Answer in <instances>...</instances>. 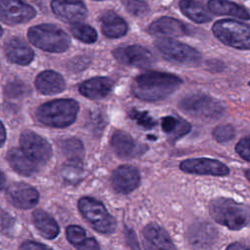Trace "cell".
<instances>
[{
    "label": "cell",
    "instance_id": "ac0fdd59",
    "mask_svg": "<svg viewBox=\"0 0 250 250\" xmlns=\"http://www.w3.org/2000/svg\"><path fill=\"white\" fill-rule=\"evenodd\" d=\"M148 32L154 35L184 36L190 33L189 26L173 18L163 17L150 23Z\"/></svg>",
    "mask_w": 250,
    "mask_h": 250
},
{
    "label": "cell",
    "instance_id": "ffe728a7",
    "mask_svg": "<svg viewBox=\"0 0 250 250\" xmlns=\"http://www.w3.org/2000/svg\"><path fill=\"white\" fill-rule=\"evenodd\" d=\"M35 87L43 95H56L65 89V81L60 73L45 70L36 76Z\"/></svg>",
    "mask_w": 250,
    "mask_h": 250
},
{
    "label": "cell",
    "instance_id": "83f0119b",
    "mask_svg": "<svg viewBox=\"0 0 250 250\" xmlns=\"http://www.w3.org/2000/svg\"><path fill=\"white\" fill-rule=\"evenodd\" d=\"M60 147L62 153L70 162L81 163L84 156V147L82 142L77 138H67L61 142Z\"/></svg>",
    "mask_w": 250,
    "mask_h": 250
},
{
    "label": "cell",
    "instance_id": "d4e9b609",
    "mask_svg": "<svg viewBox=\"0 0 250 250\" xmlns=\"http://www.w3.org/2000/svg\"><path fill=\"white\" fill-rule=\"evenodd\" d=\"M32 221L41 235L47 239H54L60 232L55 219L43 210H35L32 213Z\"/></svg>",
    "mask_w": 250,
    "mask_h": 250
},
{
    "label": "cell",
    "instance_id": "603a6c76",
    "mask_svg": "<svg viewBox=\"0 0 250 250\" xmlns=\"http://www.w3.org/2000/svg\"><path fill=\"white\" fill-rule=\"evenodd\" d=\"M102 31L109 38L122 37L127 33V22L113 11H105L101 17Z\"/></svg>",
    "mask_w": 250,
    "mask_h": 250
},
{
    "label": "cell",
    "instance_id": "44dd1931",
    "mask_svg": "<svg viewBox=\"0 0 250 250\" xmlns=\"http://www.w3.org/2000/svg\"><path fill=\"white\" fill-rule=\"evenodd\" d=\"M113 82L107 77H94L82 82L79 85V92L91 100H98L107 96L112 90Z\"/></svg>",
    "mask_w": 250,
    "mask_h": 250
},
{
    "label": "cell",
    "instance_id": "5b68a950",
    "mask_svg": "<svg viewBox=\"0 0 250 250\" xmlns=\"http://www.w3.org/2000/svg\"><path fill=\"white\" fill-rule=\"evenodd\" d=\"M212 30L224 44L239 50H250V25L234 20H220L214 23Z\"/></svg>",
    "mask_w": 250,
    "mask_h": 250
},
{
    "label": "cell",
    "instance_id": "60d3db41",
    "mask_svg": "<svg viewBox=\"0 0 250 250\" xmlns=\"http://www.w3.org/2000/svg\"><path fill=\"white\" fill-rule=\"evenodd\" d=\"M20 250H52L50 247L41 244L39 242H35V241H24L21 245V249Z\"/></svg>",
    "mask_w": 250,
    "mask_h": 250
},
{
    "label": "cell",
    "instance_id": "6da1fadb",
    "mask_svg": "<svg viewBox=\"0 0 250 250\" xmlns=\"http://www.w3.org/2000/svg\"><path fill=\"white\" fill-rule=\"evenodd\" d=\"M182 84V79L175 74L148 71L138 75L132 84L135 97L146 102L163 100L174 93Z\"/></svg>",
    "mask_w": 250,
    "mask_h": 250
},
{
    "label": "cell",
    "instance_id": "bcb514c9",
    "mask_svg": "<svg viewBox=\"0 0 250 250\" xmlns=\"http://www.w3.org/2000/svg\"><path fill=\"white\" fill-rule=\"evenodd\" d=\"M245 176H246V178L250 181V170H248V171L245 172Z\"/></svg>",
    "mask_w": 250,
    "mask_h": 250
},
{
    "label": "cell",
    "instance_id": "e0dca14e",
    "mask_svg": "<svg viewBox=\"0 0 250 250\" xmlns=\"http://www.w3.org/2000/svg\"><path fill=\"white\" fill-rule=\"evenodd\" d=\"M114 152L122 158L136 157L146 150V146L138 144L129 134L123 131H115L110 141Z\"/></svg>",
    "mask_w": 250,
    "mask_h": 250
},
{
    "label": "cell",
    "instance_id": "5bb4252c",
    "mask_svg": "<svg viewBox=\"0 0 250 250\" xmlns=\"http://www.w3.org/2000/svg\"><path fill=\"white\" fill-rule=\"evenodd\" d=\"M51 7L57 17L73 24L83 21L88 15L82 0H53Z\"/></svg>",
    "mask_w": 250,
    "mask_h": 250
},
{
    "label": "cell",
    "instance_id": "4dcf8cb0",
    "mask_svg": "<svg viewBox=\"0 0 250 250\" xmlns=\"http://www.w3.org/2000/svg\"><path fill=\"white\" fill-rule=\"evenodd\" d=\"M66 238L74 247H77L79 244H81L87 237H86V231L83 228L79 226H68L65 230Z\"/></svg>",
    "mask_w": 250,
    "mask_h": 250
},
{
    "label": "cell",
    "instance_id": "cb8c5ba5",
    "mask_svg": "<svg viewBox=\"0 0 250 250\" xmlns=\"http://www.w3.org/2000/svg\"><path fill=\"white\" fill-rule=\"evenodd\" d=\"M188 237L194 246L205 248L214 243L217 237V231L210 224L198 223L190 228Z\"/></svg>",
    "mask_w": 250,
    "mask_h": 250
},
{
    "label": "cell",
    "instance_id": "4fadbf2b",
    "mask_svg": "<svg viewBox=\"0 0 250 250\" xmlns=\"http://www.w3.org/2000/svg\"><path fill=\"white\" fill-rule=\"evenodd\" d=\"M180 169L186 173L226 176L229 173L228 166L221 161L211 158H191L181 162Z\"/></svg>",
    "mask_w": 250,
    "mask_h": 250
},
{
    "label": "cell",
    "instance_id": "836d02e7",
    "mask_svg": "<svg viewBox=\"0 0 250 250\" xmlns=\"http://www.w3.org/2000/svg\"><path fill=\"white\" fill-rule=\"evenodd\" d=\"M213 137L219 143H225L234 137V129L231 125L222 124L214 128Z\"/></svg>",
    "mask_w": 250,
    "mask_h": 250
},
{
    "label": "cell",
    "instance_id": "3957f363",
    "mask_svg": "<svg viewBox=\"0 0 250 250\" xmlns=\"http://www.w3.org/2000/svg\"><path fill=\"white\" fill-rule=\"evenodd\" d=\"M79 104L72 99L54 100L40 105L35 112L37 120L49 127L63 128L72 124L77 116Z\"/></svg>",
    "mask_w": 250,
    "mask_h": 250
},
{
    "label": "cell",
    "instance_id": "9c48e42d",
    "mask_svg": "<svg viewBox=\"0 0 250 250\" xmlns=\"http://www.w3.org/2000/svg\"><path fill=\"white\" fill-rule=\"evenodd\" d=\"M21 149L36 163L45 164L52 156V147L50 144L38 134L32 131H24L20 138Z\"/></svg>",
    "mask_w": 250,
    "mask_h": 250
},
{
    "label": "cell",
    "instance_id": "ee69618b",
    "mask_svg": "<svg viewBox=\"0 0 250 250\" xmlns=\"http://www.w3.org/2000/svg\"><path fill=\"white\" fill-rule=\"evenodd\" d=\"M226 250H250V247H248L245 244H242L240 242H234L228 246Z\"/></svg>",
    "mask_w": 250,
    "mask_h": 250
},
{
    "label": "cell",
    "instance_id": "277c9868",
    "mask_svg": "<svg viewBox=\"0 0 250 250\" xmlns=\"http://www.w3.org/2000/svg\"><path fill=\"white\" fill-rule=\"evenodd\" d=\"M27 37L32 45L51 53L64 52L70 45L69 36L59 26L50 23L30 27Z\"/></svg>",
    "mask_w": 250,
    "mask_h": 250
},
{
    "label": "cell",
    "instance_id": "4316f807",
    "mask_svg": "<svg viewBox=\"0 0 250 250\" xmlns=\"http://www.w3.org/2000/svg\"><path fill=\"white\" fill-rule=\"evenodd\" d=\"M179 6L183 14L197 23H203L211 21V13L198 1L181 0Z\"/></svg>",
    "mask_w": 250,
    "mask_h": 250
},
{
    "label": "cell",
    "instance_id": "f546056e",
    "mask_svg": "<svg viewBox=\"0 0 250 250\" xmlns=\"http://www.w3.org/2000/svg\"><path fill=\"white\" fill-rule=\"evenodd\" d=\"M30 92L29 87L22 81L20 80H14L5 86L4 93L7 97L12 98V99H18V98H22L28 95Z\"/></svg>",
    "mask_w": 250,
    "mask_h": 250
},
{
    "label": "cell",
    "instance_id": "e575fe53",
    "mask_svg": "<svg viewBox=\"0 0 250 250\" xmlns=\"http://www.w3.org/2000/svg\"><path fill=\"white\" fill-rule=\"evenodd\" d=\"M80 163H76V162H70L69 165H67L64 169H63V178L65 181L72 183L73 181L77 182L79 179V175L81 174V168L79 166Z\"/></svg>",
    "mask_w": 250,
    "mask_h": 250
},
{
    "label": "cell",
    "instance_id": "30bf717a",
    "mask_svg": "<svg viewBox=\"0 0 250 250\" xmlns=\"http://www.w3.org/2000/svg\"><path fill=\"white\" fill-rule=\"evenodd\" d=\"M35 15V9L21 0H1L0 17L6 24L14 25L28 21Z\"/></svg>",
    "mask_w": 250,
    "mask_h": 250
},
{
    "label": "cell",
    "instance_id": "7a4b0ae2",
    "mask_svg": "<svg viewBox=\"0 0 250 250\" xmlns=\"http://www.w3.org/2000/svg\"><path fill=\"white\" fill-rule=\"evenodd\" d=\"M212 218L220 225L237 230L250 226V208L230 198L218 197L209 204Z\"/></svg>",
    "mask_w": 250,
    "mask_h": 250
},
{
    "label": "cell",
    "instance_id": "1f68e13d",
    "mask_svg": "<svg viewBox=\"0 0 250 250\" xmlns=\"http://www.w3.org/2000/svg\"><path fill=\"white\" fill-rule=\"evenodd\" d=\"M123 3L127 11L136 17H144L149 12V7L143 0H123Z\"/></svg>",
    "mask_w": 250,
    "mask_h": 250
},
{
    "label": "cell",
    "instance_id": "ab89813d",
    "mask_svg": "<svg viewBox=\"0 0 250 250\" xmlns=\"http://www.w3.org/2000/svg\"><path fill=\"white\" fill-rule=\"evenodd\" d=\"M77 250H101L98 241L93 237H87L76 247Z\"/></svg>",
    "mask_w": 250,
    "mask_h": 250
},
{
    "label": "cell",
    "instance_id": "f1b7e54d",
    "mask_svg": "<svg viewBox=\"0 0 250 250\" xmlns=\"http://www.w3.org/2000/svg\"><path fill=\"white\" fill-rule=\"evenodd\" d=\"M70 32L75 38L87 44L95 43L98 38L97 31L92 26L85 23L73 24L70 27Z\"/></svg>",
    "mask_w": 250,
    "mask_h": 250
},
{
    "label": "cell",
    "instance_id": "8fae6325",
    "mask_svg": "<svg viewBox=\"0 0 250 250\" xmlns=\"http://www.w3.org/2000/svg\"><path fill=\"white\" fill-rule=\"evenodd\" d=\"M114 58L123 64L137 67H146L154 62L153 55L140 45L120 47L113 51Z\"/></svg>",
    "mask_w": 250,
    "mask_h": 250
},
{
    "label": "cell",
    "instance_id": "c3c4849f",
    "mask_svg": "<svg viewBox=\"0 0 250 250\" xmlns=\"http://www.w3.org/2000/svg\"><path fill=\"white\" fill-rule=\"evenodd\" d=\"M96 1H102V0H96Z\"/></svg>",
    "mask_w": 250,
    "mask_h": 250
},
{
    "label": "cell",
    "instance_id": "7c38bea8",
    "mask_svg": "<svg viewBox=\"0 0 250 250\" xmlns=\"http://www.w3.org/2000/svg\"><path fill=\"white\" fill-rule=\"evenodd\" d=\"M6 196L10 203L19 209H30L39 200L38 191L24 183L11 184L6 189Z\"/></svg>",
    "mask_w": 250,
    "mask_h": 250
},
{
    "label": "cell",
    "instance_id": "b9f144b4",
    "mask_svg": "<svg viewBox=\"0 0 250 250\" xmlns=\"http://www.w3.org/2000/svg\"><path fill=\"white\" fill-rule=\"evenodd\" d=\"M105 120L104 118V115L101 114V112H95L94 114H92V118H91V125L94 128V130H103L104 126Z\"/></svg>",
    "mask_w": 250,
    "mask_h": 250
},
{
    "label": "cell",
    "instance_id": "9a60e30c",
    "mask_svg": "<svg viewBox=\"0 0 250 250\" xmlns=\"http://www.w3.org/2000/svg\"><path fill=\"white\" fill-rule=\"evenodd\" d=\"M140 173L137 168L131 165L117 167L111 176V185L118 193H129L140 185Z\"/></svg>",
    "mask_w": 250,
    "mask_h": 250
},
{
    "label": "cell",
    "instance_id": "52a82bcc",
    "mask_svg": "<svg viewBox=\"0 0 250 250\" xmlns=\"http://www.w3.org/2000/svg\"><path fill=\"white\" fill-rule=\"evenodd\" d=\"M154 45L166 60L173 62L195 65L201 60V55L197 50L170 38H159L154 42Z\"/></svg>",
    "mask_w": 250,
    "mask_h": 250
},
{
    "label": "cell",
    "instance_id": "8d00e7d4",
    "mask_svg": "<svg viewBox=\"0 0 250 250\" xmlns=\"http://www.w3.org/2000/svg\"><path fill=\"white\" fill-rule=\"evenodd\" d=\"M89 62H90L89 58L80 56V57L74 58L71 61H69L68 66L73 71H80V70H83L84 68H86L88 66Z\"/></svg>",
    "mask_w": 250,
    "mask_h": 250
},
{
    "label": "cell",
    "instance_id": "74e56055",
    "mask_svg": "<svg viewBox=\"0 0 250 250\" xmlns=\"http://www.w3.org/2000/svg\"><path fill=\"white\" fill-rule=\"evenodd\" d=\"M190 131V124L183 119H179V123L175 131L172 133L173 140H178L179 138H182L186 134H188Z\"/></svg>",
    "mask_w": 250,
    "mask_h": 250
},
{
    "label": "cell",
    "instance_id": "681fc988",
    "mask_svg": "<svg viewBox=\"0 0 250 250\" xmlns=\"http://www.w3.org/2000/svg\"><path fill=\"white\" fill-rule=\"evenodd\" d=\"M249 86H250V82H249Z\"/></svg>",
    "mask_w": 250,
    "mask_h": 250
},
{
    "label": "cell",
    "instance_id": "d6a6232c",
    "mask_svg": "<svg viewBox=\"0 0 250 250\" xmlns=\"http://www.w3.org/2000/svg\"><path fill=\"white\" fill-rule=\"evenodd\" d=\"M129 115L133 120H135L138 123V125H140L144 129H151L156 124L155 120L146 111H140L137 109H132L130 111Z\"/></svg>",
    "mask_w": 250,
    "mask_h": 250
},
{
    "label": "cell",
    "instance_id": "7bdbcfd3",
    "mask_svg": "<svg viewBox=\"0 0 250 250\" xmlns=\"http://www.w3.org/2000/svg\"><path fill=\"white\" fill-rule=\"evenodd\" d=\"M14 224V218L11 217L9 214H7L4 210L1 212V227L2 230L4 231L5 229H9L13 227Z\"/></svg>",
    "mask_w": 250,
    "mask_h": 250
},
{
    "label": "cell",
    "instance_id": "2e32d148",
    "mask_svg": "<svg viewBox=\"0 0 250 250\" xmlns=\"http://www.w3.org/2000/svg\"><path fill=\"white\" fill-rule=\"evenodd\" d=\"M143 235L146 250H177L167 231L157 224L146 225Z\"/></svg>",
    "mask_w": 250,
    "mask_h": 250
},
{
    "label": "cell",
    "instance_id": "f35d334b",
    "mask_svg": "<svg viewBox=\"0 0 250 250\" xmlns=\"http://www.w3.org/2000/svg\"><path fill=\"white\" fill-rule=\"evenodd\" d=\"M178 123H179V119H177L173 116H165L164 118H162V121H161L162 130L165 133L172 134L175 131V129L177 128Z\"/></svg>",
    "mask_w": 250,
    "mask_h": 250
},
{
    "label": "cell",
    "instance_id": "8992f818",
    "mask_svg": "<svg viewBox=\"0 0 250 250\" xmlns=\"http://www.w3.org/2000/svg\"><path fill=\"white\" fill-rule=\"evenodd\" d=\"M77 205L82 216L97 231L109 234L115 230L116 221L101 201L84 196L78 200Z\"/></svg>",
    "mask_w": 250,
    "mask_h": 250
},
{
    "label": "cell",
    "instance_id": "484cf974",
    "mask_svg": "<svg viewBox=\"0 0 250 250\" xmlns=\"http://www.w3.org/2000/svg\"><path fill=\"white\" fill-rule=\"evenodd\" d=\"M208 8L210 12L219 16H230L241 20H249V13L236 3L228 0H209Z\"/></svg>",
    "mask_w": 250,
    "mask_h": 250
},
{
    "label": "cell",
    "instance_id": "7402d4cb",
    "mask_svg": "<svg viewBox=\"0 0 250 250\" xmlns=\"http://www.w3.org/2000/svg\"><path fill=\"white\" fill-rule=\"evenodd\" d=\"M7 160L11 167L20 175L28 177L37 171V164L22 149L11 148L7 153Z\"/></svg>",
    "mask_w": 250,
    "mask_h": 250
},
{
    "label": "cell",
    "instance_id": "d590c367",
    "mask_svg": "<svg viewBox=\"0 0 250 250\" xmlns=\"http://www.w3.org/2000/svg\"><path fill=\"white\" fill-rule=\"evenodd\" d=\"M235 150L243 159L250 161V135L237 143Z\"/></svg>",
    "mask_w": 250,
    "mask_h": 250
},
{
    "label": "cell",
    "instance_id": "f6af8a7d",
    "mask_svg": "<svg viewBox=\"0 0 250 250\" xmlns=\"http://www.w3.org/2000/svg\"><path fill=\"white\" fill-rule=\"evenodd\" d=\"M1 131H2V135H1V146H3L4 143H5V140H6V130H5V127H4V124H3V123L1 124Z\"/></svg>",
    "mask_w": 250,
    "mask_h": 250
},
{
    "label": "cell",
    "instance_id": "7dc6e473",
    "mask_svg": "<svg viewBox=\"0 0 250 250\" xmlns=\"http://www.w3.org/2000/svg\"><path fill=\"white\" fill-rule=\"evenodd\" d=\"M4 183H5V179H4V174L2 173V185H1V187H2V188H4Z\"/></svg>",
    "mask_w": 250,
    "mask_h": 250
},
{
    "label": "cell",
    "instance_id": "d6986e66",
    "mask_svg": "<svg viewBox=\"0 0 250 250\" xmlns=\"http://www.w3.org/2000/svg\"><path fill=\"white\" fill-rule=\"evenodd\" d=\"M4 52L10 62L20 65H27L34 58L33 50L19 38L8 40L4 45Z\"/></svg>",
    "mask_w": 250,
    "mask_h": 250
},
{
    "label": "cell",
    "instance_id": "ba28073f",
    "mask_svg": "<svg viewBox=\"0 0 250 250\" xmlns=\"http://www.w3.org/2000/svg\"><path fill=\"white\" fill-rule=\"evenodd\" d=\"M179 107L192 116L204 119L218 118L224 112V106L219 101L204 94L185 97L179 103Z\"/></svg>",
    "mask_w": 250,
    "mask_h": 250
}]
</instances>
